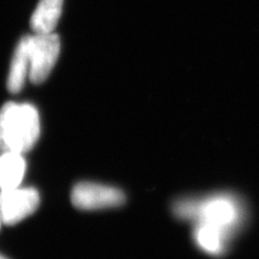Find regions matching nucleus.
I'll use <instances>...</instances> for the list:
<instances>
[{"label":"nucleus","mask_w":259,"mask_h":259,"mask_svg":"<svg viewBox=\"0 0 259 259\" xmlns=\"http://www.w3.org/2000/svg\"><path fill=\"white\" fill-rule=\"evenodd\" d=\"M40 135V120L30 104L6 103L0 109V153L29 151Z\"/></svg>","instance_id":"nucleus-1"},{"label":"nucleus","mask_w":259,"mask_h":259,"mask_svg":"<svg viewBox=\"0 0 259 259\" xmlns=\"http://www.w3.org/2000/svg\"><path fill=\"white\" fill-rule=\"evenodd\" d=\"M177 209L183 217H196L200 224L213 226L225 233L232 228L237 218L233 201L226 198L207 199L202 203H181Z\"/></svg>","instance_id":"nucleus-2"},{"label":"nucleus","mask_w":259,"mask_h":259,"mask_svg":"<svg viewBox=\"0 0 259 259\" xmlns=\"http://www.w3.org/2000/svg\"><path fill=\"white\" fill-rule=\"evenodd\" d=\"M60 38L56 34H35L29 36V80L40 84L49 77L59 59Z\"/></svg>","instance_id":"nucleus-3"},{"label":"nucleus","mask_w":259,"mask_h":259,"mask_svg":"<svg viewBox=\"0 0 259 259\" xmlns=\"http://www.w3.org/2000/svg\"><path fill=\"white\" fill-rule=\"evenodd\" d=\"M124 193L109 186L94 183H79L71 191V202L77 208L94 210L123 204Z\"/></svg>","instance_id":"nucleus-4"},{"label":"nucleus","mask_w":259,"mask_h":259,"mask_svg":"<svg viewBox=\"0 0 259 259\" xmlns=\"http://www.w3.org/2000/svg\"><path fill=\"white\" fill-rule=\"evenodd\" d=\"M39 193L35 188L0 190V220L14 225L32 214L39 206Z\"/></svg>","instance_id":"nucleus-5"},{"label":"nucleus","mask_w":259,"mask_h":259,"mask_svg":"<svg viewBox=\"0 0 259 259\" xmlns=\"http://www.w3.org/2000/svg\"><path fill=\"white\" fill-rule=\"evenodd\" d=\"M30 59H29V36L21 39L15 49L8 77V90L11 93H19L29 78Z\"/></svg>","instance_id":"nucleus-6"},{"label":"nucleus","mask_w":259,"mask_h":259,"mask_svg":"<svg viewBox=\"0 0 259 259\" xmlns=\"http://www.w3.org/2000/svg\"><path fill=\"white\" fill-rule=\"evenodd\" d=\"M64 0H40L30 19L35 34H51L58 25Z\"/></svg>","instance_id":"nucleus-7"},{"label":"nucleus","mask_w":259,"mask_h":259,"mask_svg":"<svg viewBox=\"0 0 259 259\" xmlns=\"http://www.w3.org/2000/svg\"><path fill=\"white\" fill-rule=\"evenodd\" d=\"M25 169L26 163L22 153H0V190L20 187Z\"/></svg>","instance_id":"nucleus-8"},{"label":"nucleus","mask_w":259,"mask_h":259,"mask_svg":"<svg viewBox=\"0 0 259 259\" xmlns=\"http://www.w3.org/2000/svg\"><path fill=\"white\" fill-rule=\"evenodd\" d=\"M226 233L213 226L199 224L196 231L198 244L208 253L218 254L223 250Z\"/></svg>","instance_id":"nucleus-9"},{"label":"nucleus","mask_w":259,"mask_h":259,"mask_svg":"<svg viewBox=\"0 0 259 259\" xmlns=\"http://www.w3.org/2000/svg\"><path fill=\"white\" fill-rule=\"evenodd\" d=\"M0 259H8V258H6L5 256H3L2 254H0Z\"/></svg>","instance_id":"nucleus-10"},{"label":"nucleus","mask_w":259,"mask_h":259,"mask_svg":"<svg viewBox=\"0 0 259 259\" xmlns=\"http://www.w3.org/2000/svg\"><path fill=\"white\" fill-rule=\"evenodd\" d=\"M2 223H3V222H2V220H0V226H2Z\"/></svg>","instance_id":"nucleus-11"}]
</instances>
